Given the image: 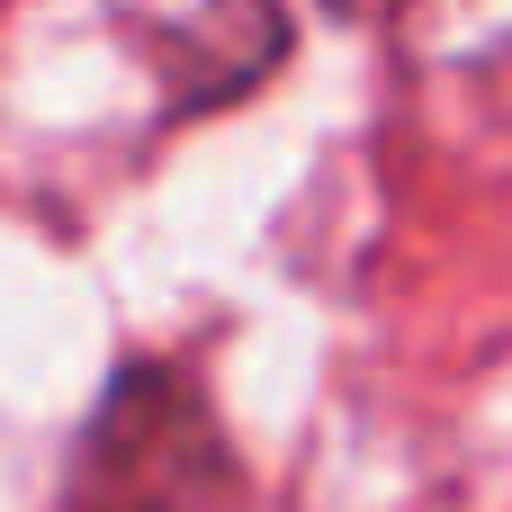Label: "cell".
<instances>
[{"label":"cell","instance_id":"obj_1","mask_svg":"<svg viewBox=\"0 0 512 512\" xmlns=\"http://www.w3.org/2000/svg\"><path fill=\"white\" fill-rule=\"evenodd\" d=\"M234 450L180 369H126L81 432L63 512H234Z\"/></svg>","mask_w":512,"mask_h":512},{"label":"cell","instance_id":"obj_2","mask_svg":"<svg viewBox=\"0 0 512 512\" xmlns=\"http://www.w3.org/2000/svg\"><path fill=\"white\" fill-rule=\"evenodd\" d=\"M117 18L180 108L234 99L261 72H279V54H288L279 0H117Z\"/></svg>","mask_w":512,"mask_h":512},{"label":"cell","instance_id":"obj_3","mask_svg":"<svg viewBox=\"0 0 512 512\" xmlns=\"http://www.w3.org/2000/svg\"><path fill=\"white\" fill-rule=\"evenodd\" d=\"M324 9H342V18H378V9H396V0H324Z\"/></svg>","mask_w":512,"mask_h":512}]
</instances>
